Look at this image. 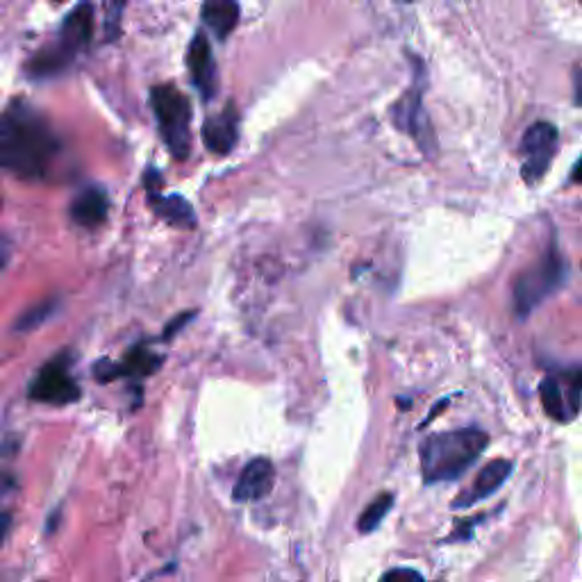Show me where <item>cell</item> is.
I'll use <instances>...</instances> for the list:
<instances>
[{"label":"cell","mask_w":582,"mask_h":582,"mask_svg":"<svg viewBox=\"0 0 582 582\" xmlns=\"http://www.w3.org/2000/svg\"><path fill=\"white\" fill-rule=\"evenodd\" d=\"M155 214L176 228H194L196 214L182 196H155L151 198Z\"/></svg>","instance_id":"16"},{"label":"cell","mask_w":582,"mask_h":582,"mask_svg":"<svg viewBox=\"0 0 582 582\" xmlns=\"http://www.w3.org/2000/svg\"><path fill=\"white\" fill-rule=\"evenodd\" d=\"M489 446V435L480 428H460L430 435L421 444V473L426 482L460 478L476 464Z\"/></svg>","instance_id":"2"},{"label":"cell","mask_w":582,"mask_h":582,"mask_svg":"<svg viewBox=\"0 0 582 582\" xmlns=\"http://www.w3.org/2000/svg\"><path fill=\"white\" fill-rule=\"evenodd\" d=\"M239 116L235 107L228 105L221 114H214L205 121L203 141L214 155H228L237 144Z\"/></svg>","instance_id":"13"},{"label":"cell","mask_w":582,"mask_h":582,"mask_svg":"<svg viewBox=\"0 0 582 582\" xmlns=\"http://www.w3.org/2000/svg\"><path fill=\"white\" fill-rule=\"evenodd\" d=\"M394 505V494H380L378 498H373V501L367 505V510L360 514V519H357V530L362 532V535H369V532L376 530L382 519L387 517L389 510H392Z\"/></svg>","instance_id":"18"},{"label":"cell","mask_w":582,"mask_h":582,"mask_svg":"<svg viewBox=\"0 0 582 582\" xmlns=\"http://www.w3.org/2000/svg\"><path fill=\"white\" fill-rule=\"evenodd\" d=\"M128 0H107V16H105V30L107 39H116L121 30V16L126 10Z\"/></svg>","instance_id":"20"},{"label":"cell","mask_w":582,"mask_h":582,"mask_svg":"<svg viewBox=\"0 0 582 582\" xmlns=\"http://www.w3.org/2000/svg\"><path fill=\"white\" fill-rule=\"evenodd\" d=\"M55 3H66V0H55Z\"/></svg>","instance_id":"26"},{"label":"cell","mask_w":582,"mask_h":582,"mask_svg":"<svg viewBox=\"0 0 582 582\" xmlns=\"http://www.w3.org/2000/svg\"><path fill=\"white\" fill-rule=\"evenodd\" d=\"M30 401L48 405H69L80 398V387L69 373V360L64 355L55 357L41 367L28 389Z\"/></svg>","instance_id":"7"},{"label":"cell","mask_w":582,"mask_h":582,"mask_svg":"<svg viewBox=\"0 0 582 582\" xmlns=\"http://www.w3.org/2000/svg\"><path fill=\"white\" fill-rule=\"evenodd\" d=\"M91 35H94V7L89 3H82L78 5V10H73V14L66 16L57 46L73 60L82 48H87Z\"/></svg>","instance_id":"12"},{"label":"cell","mask_w":582,"mask_h":582,"mask_svg":"<svg viewBox=\"0 0 582 582\" xmlns=\"http://www.w3.org/2000/svg\"><path fill=\"white\" fill-rule=\"evenodd\" d=\"M151 103L166 148L176 160H187L191 151V105L187 96L173 85H160L153 87Z\"/></svg>","instance_id":"4"},{"label":"cell","mask_w":582,"mask_h":582,"mask_svg":"<svg viewBox=\"0 0 582 582\" xmlns=\"http://www.w3.org/2000/svg\"><path fill=\"white\" fill-rule=\"evenodd\" d=\"M144 185H146V191H148V198H155V196H162V176H160V171L157 169H148L144 173Z\"/></svg>","instance_id":"22"},{"label":"cell","mask_w":582,"mask_h":582,"mask_svg":"<svg viewBox=\"0 0 582 582\" xmlns=\"http://www.w3.org/2000/svg\"><path fill=\"white\" fill-rule=\"evenodd\" d=\"M187 64H189V73L194 78L196 89L201 91L205 101H210L216 91V64H214V55L210 48V41L198 32V35L191 39L189 51H187Z\"/></svg>","instance_id":"11"},{"label":"cell","mask_w":582,"mask_h":582,"mask_svg":"<svg viewBox=\"0 0 582 582\" xmlns=\"http://www.w3.org/2000/svg\"><path fill=\"white\" fill-rule=\"evenodd\" d=\"M557 148V128L548 121H537L523 132L521 139V173L528 185L542 180L551 169Z\"/></svg>","instance_id":"6"},{"label":"cell","mask_w":582,"mask_h":582,"mask_svg":"<svg viewBox=\"0 0 582 582\" xmlns=\"http://www.w3.org/2000/svg\"><path fill=\"white\" fill-rule=\"evenodd\" d=\"M423 82L419 85H414L407 94L401 98V101L396 103V110H394V119H396V126L410 132V135L417 139V144H421L423 148H428L430 151V123L426 119V114H423Z\"/></svg>","instance_id":"10"},{"label":"cell","mask_w":582,"mask_h":582,"mask_svg":"<svg viewBox=\"0 0 582 582\" xmlns=\"http://www.w3.org/2000/svg\"><path fill=\"white\" fill-rule=\"evenodd\" d=\"M571 182H576V185H582V155H580V160L573 164V169H571Z\"/></svg>","instance_id":"24"},{"label":"cell","mask_w":582,"mask_h":582,"mask_svg":"<svg viewBox=\"0 0 582 582\" xmlns=\"http://www.w3.org/2000/svg\"><path fill=\"white\" fill-rule=\"evenodd\" d=\"M107 196L103 189L89 187L71 203V219L82 228H96L107 219Z\"/></svg>","instance_id":"14"},{"label":"cell","mask_w":582,"mask_h":582,"mask_svg":"<svg viewBox=\"0 0 582 582\" xmlns=\"http://www.w3.org/2000/svg\"><path fill=\"white\" fill-rule=\"evenodd\" d=\"M578 105H582V89L578 91Z\"/></svg>","instance_id":"25"},{"label":"cell","mask_w":582,"mask_h":582,"mask_svg":"<svg viewBox=\"0 0 582 582\" xmlns=\"http://www.w3.org/2000/svg\"><path fill=\"white\" fill-rule=\"evenodd\" d=\"M194 314H196V312H187V314H180V317L173 319V321L169 323V326H166V330H164V339H171L173 335H176L178 330L185 328L187 323H189L191 319H194Z\"/></svg>","instance_id":"23"},{"label":"cell","mask_w":582,"mask_h":582,"mask_svg":"<svg viewBox=\"0 0 582 582\" xmlns=\"http://www.w3.org/2000/svg\"><path fill=\"white\" fill-rule=\"evenodd\" d=\"M569 276V266L557 244H551L546 255L537 264H532L514 282V314L523 321L542 305L548 296H553L564 285Z\"/></svg>","instance_id":"3"},{"label":"cell","mask_w":582,"mask_h":582,"mask_svg":"<svg viewBox=\"0 0 582 582\" xmlns=\"http://www.w3.org/2000/svg\"><path fill=\"white\" fill-rule=\"evenodd\" d=\"M273 485H276V469H273L271 460H266V457H255V460L248 462L244 471L239 473L235 489H232V498H235L237 503L262 501V498L269 496Z\"/></svg>","instance_id":"9"},{"label":"cell","mask_w":582,"mask_h":582,"mask_svg":"<svg viewBox=\"0 0 582 582\" xmlns=\"http://www.w3.org/2000/svg\"><path fill=\"white\" fill-rule=\"evenodd\" d=\"M57 312V303L48 301V303H39L35 307H30L28 312H23L19 319L14 323V330L16 332H30L39 326H44V323L53 317Z\"/></svg>","instance_id":"19"},{"label":"cell","mask_w":582,"mask_h":582,"mask_svg":"<svg viewBox=\"0 0 582 582\" xmlns=\"http://www.w3.org/2000/svg\"><path fill=\"white\" fill-rule=\"evenodd\" d=\"M203 23L219 39L230 37L239 23V0H205Z\"/></svg>","instance_id":"15"},{"label":"cell","mask_w":582,"mask_h":582,"mask_svg":"<svg viewBox=\"0 0 582 582\" xmlns=\"http://www.w3.org/2000/svg\"><path fill=\"white\" fill-rule=\"evenodd\" d=\"M162 367V357L148 351L146 346H135L132 351L119 362V376L130 378H146Z\"/></svg>","instance_id":"17"},{"label":"cell","mask_w":582,"mask_h":582,"mask_svg":"<svg viewBox=\"0 0 582 582\" xmlns=\"http://www.w3.org/2000/svg\"><path fill=\"white\" fill-rule=\"evenodd\" d=\"M544 412L557 423H569L582 410V364L548 373L539 385Z\"/></svg>","instance_id":"5"},{"label":"cell","mask_w":582,"mask_h":582,"mask_svg":"<svg viewBox=\"0 0 582 582\" xmlns=\"http://www.w3.org/2000/svg\"><path fill=\"white\" fill-rule=\"evenodd\" d=\"M512 469L514 464L510 460H503V457L485 464V467L478 471L476 480L471 482V487L464 489V492L455 498L453 510H467V507L478 505L480 501H485V498L496 494L498 489L505 485L507 478H510Z\"/></svg>","instance_id":"8"},{"label":"cell","mask_w":582,"mask_h":582,"mask_svg":"<svg viewBox=\"0 0 582 582\" xmlns=\"http://www.w3.org/2000/svg\"><path fill=\"white\" fill-rule=\"evenodd\" d=\"M380 582H423V576H421V573L417 569L401 567V569L387 571L385 576L380 578Z\"/></svg>","instance_id":"21"},{"label":"cell","mask_w":582,"mask_h":582,"mask_svg":"<svg viewBox=\"0 0 582 582\" xmlns=\"http://www.w3.org/2000/svg\"><path fill=\"white\" fill-rule=\"evenodd\" d=\"M57 151L53 130L26 103L14 101L0 121V164L16 178H39Z\"/></svg>","instance_id":"1"}]
</instances>
